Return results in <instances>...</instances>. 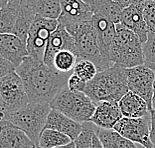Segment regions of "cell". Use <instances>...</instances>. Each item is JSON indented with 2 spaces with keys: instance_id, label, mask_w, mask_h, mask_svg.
Masks as SVG:
<instances>
[{
  "instance_id": "obj_1",
  "label": "cell",
  "mask_w": 155,
  "mask_h": 148,
  "mask_svg": "<svg viewBox=\"0 0 155 148\" xmlns=\"http://www.w3.org/2000/svg\"><path fill=\"white\" fill-rule=\"evenodd\" d=\"M17 74L22 80L28 100L35 102H50L67 86L72 73L65 74L49 68L43 61H37L30 56L24 59L18 68Z\"/></svg>"
},
{
  "instance_id": "obj_2",
  "label": "cell",
  "mask_w": 155,
  "mask_h": 148,
  "mask_svg": "<svg viewBox=\"0 0 155 148\" xmlns=\"http://www.w3.org/2000/svg\"><path fill=\"white\" fill-rule=\"evenodd\" d=\"M128 91L125 69L112 65L87 82L84 93L97 104L103 101L119 102Z\"/></svg>"
},
{
  "instance_id": "obj_3",
  "label": "cell",
  "mask_w": 155,
  "mask_h": 148,
  "mask_svg": "<svg viewBox=\"0 0 155 148\" xmlns=\"http://www.w3.org/2000/svg\"><path fill=\"white\" fill-rule=\"evenodd\" d=\"M112 65L124 69L144 65L142 42L137 35L122 24H116V33L110 49Z\"/></svg>"
},
{
  "instance_id": "obj_4",
  "label": "cell",
  "mask_w": 155,
  "mask_h": 148,
  "mask_svg": "<svg viewBox=\"0 0 155 148\" xmlns=\"http://www.w3.org/2000/svg\"><path fill=\"white\" fill-rule=\"evenodd\" d=\"M52 107L47 102H29L20 110L7 114L3 120L8 121L24 131L39 147V138L45 128Z\"/></svg>"
},
{
  "instance_id": "obj_5",
  "label": "cell",
  "mask_w": 155,
  "mask_h": 148,
  "mask_svg": "<svg viewBox=\"0 0 155 148\" xmlns=\"http://www.w3.org/2000/svg\"><path fill=\"white\" fill-rule=\"evenodd\" d=\"M52 109L79 123L90 122L96 110V103L84 92H73L65 86L50 102Z\"/></svg>"
},
{
  "instance_id": "obj_6",
  "label": "cell",
  "mask_w": 155,
  "mask_h": 148,
  "mask_svg": "<svg viewBox=\"0 0 155 148\" xmlns=\"http://www.w3.org/2000/svg\"><path fill=\"white\" fill-rule=\"evenodd\" d=\"M72 37L75 41L73 53L76 55L77 60L91 61L97 67L98 72L112 66L101 54L93 20L81 27Z\"/></svg>"
},
{
  "instance_id": "obj_7",
  "label": "cell",
  "mask_w": 155,
  "mask_h": 148,
  "mask_svg": "<svg viewBox=\"0 0 155 148\" xmlns=\"http://www.w3.org/2000/svg\"><path fill=\"white\" fill-rule=\"evenodd\" d=\"M29 103L22 80L16 72L0 79V109L3 113H13Z\"/></svg>"
},
{
  "instance_id": "obj_8",
  "label": "cell",
  "mask_w": 155,
  "mask_h": 148,
  "mask_svg": "<svg viewBox=\"0 0 155 148\" xmlns=\"http://www.w3.org/2000/svg\"><path fill=\"white\" fill-rule=\"evenodd\" d=\"M58 24L57 19L36 16L31 24L26 40L28 56L37 61H43L49 38L58 27Z\"/></svg>"
},
{
  "instance_id": "obj_9",
  "label": "cell",
  "mask_w": 155,
  "mask_h": 148,
  "mask_svg": "<svg viewBox=\"0 0 155 148\" xmlns=\"http://www.w3.org/2000/svg\"><path fill=\"white\" fill-rule=\"evenodd\" d=\"M61 14L58 22L73 36L81 27L93 20L94 13L83 0H60Z\"/></svg>"
},
{
  "instance_id": "obj_10",
  "label": "cell",
  "mask_w": 155,
  "mask_h": 148,
  "mask_svg": "<svg viewBox=\"0 0 155 148\" xmlns=\"http://www.w3.org/2000/svg\"><path fill=\"white\" fill-rule=\"evenodd\" d=\"M112 130L143 148L153 146L150 140V115L142 118L122 117Z\"/></svg>"
},
{
  "instance_id": "obj_11",
  "label": "cell",
  "mask_w": 155,
  "mask_h": 148,
  "mask_svg": "<svg viewBox=\"0 0 155 148\" xmlns=\"http://www.w3.org/2000/svg\"><path fill=\"white\" fill-rule=\"evenodd\" d=\"M127 76L128 90L142 97L147 102L149 110H152L153 86L155 81V71L145 65L125 69Z\"/></svg>"
},
{
  "instance_id": "obj_12",
  "label": "cell",
  "mask_w": 155,
  "mask_h": 148,
  "mask_svg": "<svg viewBox=\"0 0 155 148\" xmlns=\"http://www.w3.org/2000/svg\"><path fill=\"white\" fill-rule=\"evenodd\" d=\"M74 44H75V41H74L72 35L66 30V28L62 24L59 23L58 27L56 28L54 32L51 34L50 38H49L43 62L49 68L54 70L53 61H54L55 55L62 50H70L73 52Z\"/></svg>"
},
{
  "instance_id": "obj_13",
  "label": "cell",
  "mask_w": 155,
  "mask_h": 148,
  "mask_svg": "<svg viewBox=\"0 0 155 148\" xmlns=\"http://www.w3.org/2000/svg\"><path fill=\"white\" fill-rule=\"evenodd\" d=\"M122 117L118 102L103 101L96 104V110L90 122L100 129L112 130Z\"/></svg>"
},
{
  "instance_id": "obj_14",
  "label": "cell",
  "mask_w": 155,
  "mask_h": 148,
  "mask_svg": "<svg viewBox=\"0 0 155 148\" xmlns=\"http://www.w3.org/2000/svg\"><path fill=\"white\" fill-rule=\"evenodd\" d=\"M143 2L123 8L120 19V24L137 35L142 44L148 37V29L143 15Z\"/></svg>"
},
{
  "instance_id": "obj_15",
  "label": "cell",
  "mask_w": 155,
  "mask_h": 148,
  "mask_svg": "<svg viewBox=\"0 0 155 148\" xmlns=\"http://www.w3.org/2000/svg\"><path fill=\"white\" fill-rule=\"evenodd\" d=\"M0 55L18 68L28 56L26 42L14 34H0Z\"/></svg>"
},
{
  "instance_id": "obj_16",
  "label": "cell",
  "mask_w": 155,
  "mask_h": 148,
  "mask_svg": "<svg viewBox=\"0 0 155 148\" xmlns=\"http://www.w3.org/2000/svg\"><path fill=\"white\" fill-rule=\"evenodd\" d=\"M0 148H38L29 136L8 121H0Z\"/></svg>"
},
{
  "instance_id": "obj_17",
  "label": "cell",
  "mask_w": 155,
  "mask_h": 148,
  "mask_svg": "<svg viewBox=\"0 0 155 148\" xmlns=\"http://www.w3.org/2000/svg\"><path fill=\"white\" fill-rule=\"evenodd\" d=\"M93 23L97 32L98 46H100L101 54L105 60L112 65L110 60V49L115 37L116 24L98 15L93 16Z\"/></svg>"
},
{
  "instance_id": "obj_18",
  "label": "cell",
  "mask_w": 155,
  "mask_h": 148,
  "mask_svg": "<svg viewBox=\"0 0 155 148\" xmlns=\"http://www.w3.org/2000/svg\"><path fill=\"white\" fill-rule=\"evenodd\" d=\"M44 129H52L64 133L67 136H69L73 141H75L78 136L81 134V132L83 131V124L67 117L66 115L58 110L52 109L48 115Z\"/></svg>"
},
{
  "instance_id": "obj_19",
  "label": "cell",
  "mask_w": 155,
  "mask_h": 148,
  "mask_svg": "<svg viewBox=\"0 0 155 148\" xmlns=\"http://www.w3.org/2000/svg\"><path fill=\"white\" fill-rule=\"evenodd\" d=\"M123 117L142 118L150 115L147 102L137 94L128 91L118 102Z\"/></svg>"
},
{
  "instance_id": "obj_20",
  "label": "cell",
  "mask_w": 155,
  "mask_h": 148,
  "mask_svg": "<svg viewBox=\"0 0 155 148\" xmlns=\"http://www.w3.org/2000/svg\"><path fill=\"white\" fill-rule=\"evenodd\" d=\"M94 15L111 21L114 24H119L123 8L114 0H93L89 5Z\"/></svg>"
},
{
  "instance_id": "obj_21",
  "label": "cell",
  "mask_w": 155,
  "mask_h": 148,
  "mask_svg": "<svg viewBox=\"0 0 155 148\" xmlns=\"http://www.w3.org/2000/svg\"><path fill=\"white\" fill-rule=\"evenodd\" d=\"M27 5L36 16L58 20L61 14L60 0H27Z\"/></svg>"
},
{
  "instance_id": "obj_22",
  "label": "cell",
  "mask_w": 155,
  "mask_h": 148,
  "mask_svg": "<svg viewBox=\"0 0 155 148\" xmlns=\"http://www.w3.org/2000/svg\"><path fill=\"white\" fill-rule=\"evenodd\" d=\"M97 134L104 148H143L122 137L114 130L97 129Z\"/></svg>"
},
{
  "instance_id": "obj_23",
  "label": "cell",
  "mask_w": 155,
  "mask_h": 148,
  "mask_svg": "<svg viewBox=\"0 0 155 148\" xmlns=\"http://www.w3.org/2000/svg\"><path fill=\"white\" fill-rule=\"evenodd\" d=\"M35 18H36V15L33 13V11L29 8V6L26 3L25 5H23L21 8L18 9V16H17L16 24L12 34L16 35L21 40L26 42L31 24L33 23Z\"/></svg>"
},
{
  "instance_id": "obj_24",
  "label": "cell",
  "mask_w": 155,
  "mask_h": 148,
  "mask_svg": "<svg viewBox=\"0 0 155 148\" xmlns=\"http://www.w3.org/2000/svg\"><path fill=\"white\" fill-rule=\"evenodd\" d=\"M73 140L64 133L52 129H44L39 138V147L40 148H56L65 146L71 143Z\"/></svg>"
},
{
  "instance_id": "obj_25",
  "label": "cell",
  "mask_w": 155,
  "mask_h": 148,
  "mask_svg": "<svg viewBox=\"0 0 155 148\" xmlns=\"http://www.w3.org/2000/svg\"><path fill=\"white\" fill-rule=\"evenodd\" d=\"M77 63L76 55L70 50L59 51L55 55L54 61H53V67L54 70L60 73H73L74 68Z\"/></svg>"
},
{
  "instance_id": "obj_26",
  "label": "cell",
  "mask_w": 155,
  "mask_h": 148,
  "mask_svg": "<svg viewBox=\"0 0 155 148\" xmlns=\"http://www.w3.org/2000/svg\"><path fill=\"white\" fill-rule=\"evenodd\" d=\"M18 10L13 8L0 9V34H12L15 27Z\"/></svg>"
},
{
  "instance_id": "obj_27",
  "label": "cell",
  "mask_w": 155,
  "mask_h": 148,
  "mask_svg": "<svg viewBox=\"0 0 155 148\" xmlns=\"http://www.w3.org/2000/svg\"><path fill=\"white\" fill-rule=\"evenodd\" d=\"M73 72L86 83H87L96 77V75L98 73V70L97 66L94 65V63L89 60L81 59V60H77Z\"/></svg>"
},
{
  "instance_id": "obj_28",
  "label": "cell",
  "mask_w": 155,
  "mask_h": 148,
  "mask_svg": "<svg viewBox=\"0 0 155 148\" xmlns=\"http://www.w3.org/2000/svg\"><path fill=\"white\" fill-rule=\"evenodd\" d=\"M97 127L91 122L83 123V131L75 140L76 148H91L94 135L97 131Z\"/></svg>"
},
{
  "instance_id": "obj_29",
  "label": "cell",
  "mask_w": 155,
  "mask_h": 148,
  "mask_svg": "<svg viewBox=\"0 0 155 148\" xmlns=\"http://www.w3.org/2000/svg\"><path fill=\"white\" fill-rule=\"evenodd\" d=\"M144 65L155 71V34L149 33L147 40L142 44Z\"/></svg>"
},
{
  "instance_id": "obj_30",
  "label": "cell",
  "mask_w": 155,
  "mask_h": 148,
  "mask_svg": "<svg viewBox=\"0 0 155 148\" xmlns=\"http://www.w3.org/2000/svg\"><path fill=\"white\" fill-rule=\"evenodd\" d=\"M143 15L148 34H155V0H145L143 2Z\"/></svg>"
},
{
  "instance_id": "obj_31",
  "label": "cell",
  "mask_w": 155,
  "mask_h": 148,
  "mask_svg": "<svg viewBox=\"0 0 155 148\" xmlns=\"http://www.w3.org/2000/svg\"><path fill=\"white\" fill-rule=\"evenodd\" d=\"M67 86H68L69 89L73 91V92H84V93L86 87H87V83L73 72L69 77Z\"/></svg>"
},
{
  "instance_id": "obj_32",
  "label": "cell",
  "mask_w": 155,
  "mask_h": 148,
  "mask_svg": "<svg viewBox=\"0 0 155 148\" xmlns=\"http://www.w3.org/2000/svg\"><path fill=\"white\" fill-rule=\"evenodd\" d=\"M15 71L16 68L14 67L12 63L0 55V79Z\"/></svg>"
},
{
  "instance_id": "obj_33",
  "label": "cell",
  "mask_w": 155,
  "mask_h": 148,
  "mask_svg": "<svg viewBox=\"0 0 155 148\" xmlns=\"http://www.w3.org/2000/svg\"><path fill=\"white\" fill-rule=\"evenodd\" d=\"M27 3V0H0V9L13 8L18 10Z\"/></svg>"
},
{
  "instance_id": "obj_34",
  "label": "cell",
  "mask_w": 155,
  "mask_h": 148,
  "mask_svg": "<svg viewBox=\"0 0 155 148\" xmlns=\"http://www.w3.org/2000/svg\"><path fill=\"white\" fill-rule=\"evenodd\" d=\"M150 140L155 145V110L150 111Z\"/></svg>"
},
{
  "instance_id": "obj_35",
  "label": "cell",
  "mask_w": 155,
  "mask_h": 148,
  "mask_svg": "<svg viewBox=\"0 0 155 148\" xmlns=\"http://www.w3.org/2000/svg\"><path fill=\"white\" fill-rule=\"evenodd\" d=\"M116 3H118L122 8H125V7H128L129 5L135 4V3H141L145 0H114Z\"/></svg>"
},
{
  "instance_id": "obj_36",
  "label": "cell",
  "mask_w": 155,
  "mask_h": 148,
  "mask_svg": "<svg viewBox=\"0 0 155 148\" xmlns=\"http://www.w3.org/2000/svg\"><path fill=\"white\" fill-rule=\"evenodd\" d=\"M91 148H104L103 147V144H101L100 138H98L97 134L96 133V134L94 135V139H93V147Z\"/></svg>"
},
{
  "instance_id": "obj_37",
  "label": "cell",
  "mask_w": 155,
  "mask_h": 148,
  "mask_svg": "<svg viewBox=\"0 0 155 148\" xmlns=\"http://www.w3.org/2000/svg\"><path fill=\"white\" fill-rule=\"evenodd\" d=\"M151 106H152V110H155V81H154V86H153V95H152Z\"/></svg>"
},
{
  "instance_id": "obj_38",
  "label": "cell",
  "mask_w": 155,
  "mask_h": 148,
  "mask_svg": "<svg viewBox=\"0 0 155 148\" xmlns=\"http://www.w3.org/2000/svg\"><path fill=\"white\" fill-rule=\"evenodd\" d=\"M56 148H76V145H75V142L72 141L71 143L67 144L65 146H60V147H56Z\"/></svg>"
},
{
  "instance_id": "obj_39",
  "label": "cell",
  "mask_w": 155,
  "mask_h": 148,
  "mask_svg": "<svg viewBox=\"0 0 155 148\" xmlns=\"http://www.w3.org/2000/svg\"><path fill=\"white\" fill-rule=\"evenodd\" d=\"M83 1H84V3H87V5H90V4H91V2L93 1V0H83Z\"/></svg>"
},
{
  "instance_id": "obj_40",
  "label": "cell",
  "mask_w": 155,
  "mask_h": 148,
  "mask_svg": "<svg viewBox=\"0 0 155 148\" xmlns=\"http://www.w3.org/2000/svg\"><path fill=\"white\" fill-rule=\"evenodd\" d=\"M152 148H155V145H153V146H152Z\"/></svg>"
}]
</instances>
